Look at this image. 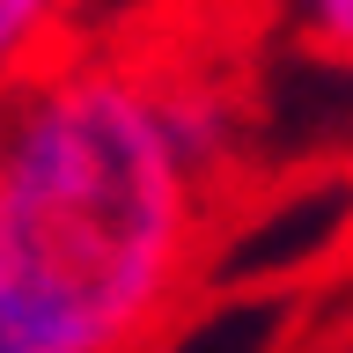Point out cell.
<instances>
[{
    "label": "cell",
    "mask_w": 353,
    "mask_h": 353,
    "mask_svg": "<svg viewBox=\"0 0 353 353\" xmlns=\"http://www.w3.org/2000/svg\"><path fill=\"white\" fill-rule=\"evenodd\" d=\"M59 0H0V81L15 74V59H22V44L44 30V15H52Z\"/></svg>",
    "instance_id": "2"
},
{
    "label": "cell",
    "mask_w": 353,
    "mask_h": 353,
    "mask_svg": "<svg viewBox=\"0 0 353 353\" xmlns=\"http://www.w3.org/2000/svg\"><path fill=\"white\" fill-rule=\"evenodd\" d=\"M199 236V176L132 66L0 81V316L22 353H140Z\"/></svg>",
    "instance_id": "1"
},
{
    "label": "cell",
    "mask_w": 353,
    "mask_h": 353,
    "mask_svg": "<svg viewBox=\"0 0 353 353\" xmlns=\"http://www.w3.org/2000/svg\"><path fill=\"white\" fill-rule=\"evenodd\" d=\"M309 37L339 59H353V0H309Z\"/></svg>",
    "instance_id": "3"
}]
</instances>
